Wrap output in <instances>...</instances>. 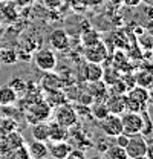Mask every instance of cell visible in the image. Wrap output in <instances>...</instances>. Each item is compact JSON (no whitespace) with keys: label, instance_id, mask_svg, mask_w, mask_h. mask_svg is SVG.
<instances>
[{"label":"cell","instance_id":"cell-1","mask_svg":"<svg viewBox=\"0 0 153 159\" xmlns=\"http://www.w3.org/2000/svg\"><path fill=\"white\" fill-rule=\"evenodd\" d=\"M76 119H78V113L75 112V107L67 102H63L54 109V121H57L58 124H61L67 129L75 125Z\"/></svg>","mask_w":153,"mask_h":159},{"label":"cell","instance_id":"cell-2","mask_svg":"<svg viewBox=\"0 0 153 159\" xmlns=\"http://www.w3.org/2000/svg\"><path fill=\"white\" fill-rule=\"evenodd\" d=\"M127 158L129 159H142L146 158L147 153V139L144 138L141 133L129 136V142L124 147Z\"/></svg>","mask_w":153,"mask_h":159},{"label":"cell","instance_id":"cell-3","mask_svg":"<svg viewBox=\"0 0 153 159\" xmlns=\"http://www.w3.org/2000/svg\"><path fill=\"white\" fill-rule=\"evenodd\" d=\"M34 63L40 70L49 72L57 67V55L51 48H41L34 54Z\"/></svg>","mask_w":153,"mask_h":159},{"label":"cell","instance_id":"cell-4","mask_svg":"<svg viewBox=\"0 0 153 159\" xmlns=\"http://www.w3.org/2000/svg\"><path fill=\"white\" fill-rule=\"evenodd\" d=\"M121 124H123V133H126L127 136L141 133V129H142L141 113H135V112L121 113Z\"/></svg>","mask_w":153,"mask_h":159},{"label":"cell","instance_id":"cell-5","mask_svg":"<svg viewBox=\"0 0 153 159\" xmlns=\"http://www.w3.org/2000/svg\"><path fill=\"white\" fill-rule=\"evenodd\" d=\"M101 124V130L104 132V135L107 138H115L116 135L123 133V124H121V115L116 113H109L106 118L100 121Z\"/></svg>","mask_w":153,"mask_h":159},{"label":"cell","instance_id":"cell-6","mask_svg":"<svg viewBox=\"0 0 153 159\" xmlns=\"http://www.w3.org/2000/svg\"><path fill=\"white\" fill-rule=\"evenodd\" d=\"M51 112H52V109L46 104V101H40L29 107V110L26 112V118L31 124H34V122H40V121H46L49 118Z\"/></svg>","mask_w":153,"mask_h":159},{"label":"cell","instance_id":"cell-7","mask_svg":"<svg viewBox=\"0 0 153 159\" xmlns=\"http://www.w3.org/2000/svg\"><path fill=\"white\" fill-rule=\"evenodd\" d=\"M84 57L87 61H94V63H103L107 58V48L103 41L92 44V46H86L84 49Z\"/></svg>","mask_w":153,"mask_h":159},{"label":"cell","instance_id":"cell-8","mask_svg":"<svg viewBox=\"0 0 153 159\" xmlns=\"http://www.w3.org/2000/svg\"><path fill=\"white\" fill-rule=\"evenodd\" d=\"M49 44L55 51H67L69 48V35L64 29H54L49 35Z\"/></svg>","mask_w":153,"mask_h":159},{"label":"cell","instance_id":"cell-9","mask_svg":"<svg viewBox=\"0 0 153 159\" xmlns=\"http://www.w3.org/2000/svg\"><path fill=\"white\" fill-rule=\"evenodd\" d=\"M63 86H64L63 78H61L58 74H54V70L46 72V74L43 75V78H41V87H43V90H46V92L63 89Z\"/></svg>","mask_w":153,"mask_h":159},{"label":"cell","instance_id":"cell-10","mask_svg":"<svg viewBox=\"0 0 153 159\" xmlns=\"http://www.w3.org/2000/svg\"><path fill=\"white\" fill-rule=\"evenodd\" d=\"M49 155L55 159H67V155L69 152L72 150V145L67 144L66 141H54L49 147Z\"/></svg>","mask_w":153,"mask_h":159},{"label":"cell","instance_id":"cell-11","mask_svg":"<svg viewBox=\"0 0 153 159\" xmlns=\"http://www.w3.org/2000/svg\"><path fill=\"white\" fill-rule=\"evenodd\" d=\"M28 152H29V158L31 159H43L49 156V150L44 141H38L34 139L32 142L28 144Z\"/></svg>","mask_w":153,"mask_h":159},{"label":"cell","instance_id":"cell-12","mask_svg":"<svg viewBox=\"0 0 153 159\" xmlns=\"http://www.w3.org/2000/svg\"><path fill=\"white\" fill-rule=\"evenodd\" d=\"M48 125H49V139L48 141L54 142V141H66L67 139L69 136L67 127L58 124L57 121H51V122H48Z\"/></svg>","mask_w":153,"mask_h":159},{"label":"cell","instance_id":"cell-13","mask_svg":"<svg viewBox=\"0 0 153 159\" xmlns=\"http://www.w3.org/2000/svg\"><path fill=\"white\" fill-rule=\"evenodd\" d=\"M103 67H101V63H94V61H87L84 64V80L89 81V83H94V81H100L103 78Z\"/></svg>","mask_w":153,"mask_h":159},{"label":"cell","instance_id":"cell-14","mask_svg":"<svg viewBox=\"0 0 153 159\" xmlns=\"http://www.w3.org/2000/svg\"><path fill=\"white\" fill-rule=\"evenodd\" d=\"M126 95L130 97V98L136 99V101H139V102L149 104V99H150V90L146 89V87H142V86L135 84L133 87H130V89L126 92Z\"/></svg>","mask_w":153,"mask_h":159},{"label":"cell","instance_id":"cell-15","mask_svg":"<svg viewBox=\"0 0 153 159\" xmlns=\"http://www.w3.org/2000/svg\"><path fill=\"white\" fill-rule=\"evenodd\" d=\"M31 135L34 139L38 141H48L49 139V125L46 121H40V122H34L31 127Z\"/></svg>","mask_w":153,"mask_h":159},{"label":"cell","instance_id":"cell-16","mask_svg":"<svg viewBox=\"0 0 153 159\" xmlns=\"http://www.w3.org/2000/svg\"><path fill=\"white\" fill-rule=\"evenodd\" d=\"M19 98V93L8 84L0 86V106H11Z\"/></svg>","mask_w":153,"mask_h":159},{"label":"cell","instance_id":"cell-17","mask_svg":"<svg viewBox=\"0 0 153 159\" xmlns=\"http://www.w3.org/2000/svg\"><path fill=\"white\" fill-rule=\"evenodd\" d=\"M107 107H109V112L110 113H116V115H121L126 112V106H124V95H110L109 99L106 101Z\"/></svg>","mask_w":153,"mask_h":159},{"label":"cell","instance_id":"cell-18","mask_svg":"<svg viewBox=\"0 0 153 159\" xmlns=\"http://www.w3.org/2000/svg\"><path fill=\"white\" fill-rule=\"evenodd\" d=\"M46 104L51 107V109H55L57 106L66 102V95L61 92V89H57V90H49L48 95H46Z\"/></svg>","mask_w":153,"mask_h":159},{"label":"cell","instance_id":"cell-19","mask_svg":"<svg viewBox=\"0 0 153 159\" xmlns=\"http://www.w3.org/2000/svg\"><path fill=\"white\" fill-rule=\"evenodd\" d=\"M135 75V81L138 86H142L146 89H153V72H149V70H144L141 69L139 72L133 74Z\"/></svg>","mask_w":153,"mask_h":159},{"label":"cell","instance_id":"cell-20","mask_svg":"<svg viewBox=\"0 0 153 159\" xmlns=\"http://www.w3.org/2000/svg\"><path fill=\"white\" fill-rule=\"evenodd\" d=\"M124 106H126V112H135V113H141V112L149 109V104L139 102V101L130 98L127 95H124Z\"/></svg>","mask_w":153,"mask_h":159},{"label":"cell","instance_id":"cell-21","mask_svg":"<svg viewBox=\"0 0 153 159\" xmlns=\"http://www.w3.org/2000/svg\"><path fill=\"white\" fill-rule=\"evenodd\" d=\"M89 93L94 97V98H104V97H107V84L103 81V80H100V81H94V83H90V86H89Z\"/></svg>","mask_w":153,"mask_h":159},{"label":"cell","instance_id":"cell-22","mask_svg":"<svg viewBox=\"0 0 153 159\" xmlns=\"http://www.w3.org/2000/svg\"><path fill=\"white\" fill-rule=\"evenodd\" d=\"M0 17L8 21H14V20L19 17V11H17V6L12 3V2H6V5L0 9Z\"/></svg>","mask_w":153,"mask_h":159},{"label":"cell","instance_id":"cell-23","mask_svg":"<svg viewBox=\"0 0 153 159\" xmlns=\"http://www.w3.org/2000/svg\"><path fill=\"white\" fill-rule=\"evenodd\" d=\"M141 118H142L141 135H142L144 138H147V136L153 135V119H152V116H150V113H149V109L144 110V112H141Z\"/></svg>","mask_w":153,"mask_h":159},{"label":"cell","instance_id":"cell-24","mask_svg":"<svg viewBox=\"0 0 153 159\" xmlns=\"http://www.w3.org/2000/svg\"><path fill=\"white\" fill-rule=\"evenodd\" d=\"M100 41H101V35H100V32L95 31V29H87V31H84L83 35H81V43H83L84 48H86V46L96 44V43H100Z\"/></svg>","mask_w":153,"mask_h":159},{"label":"cell","instance_id":"cell-25","mask_svg":"<svg viewBox=\"0 0 153 159\" xmlns=\"http://www.w3.org/2000/svg\"><path fill=\"white\" fill-rule=\"evenodd\" d=\"M104 156L109 159H129L127 158V153H126V150L123 148V147H119V145H109L106 150H104Z\"/></svg>","mask_w":153,"mask_h":159},{"label":"cell","instance_id":"cell-26","mask_svg":"<svg viewBox=\"0 0 153 159\" xmlns=\"http://www.w3.org/2000/svg\"><path fill=\"white\" fill-rule=\"evenodd\" d=\"M19 55L14 49L11 48H0V63L3 64H14L17 63Z\"/></svg>","mask_w":153,"mask_h":159},{"label":"cell","instance_id":"cell-27","mask_svg":"<svg viewBox=\"0 0 153 159\" xmlns=\"http://www.w3.org/2000/svg\"><path fill=\"white\" fill-rule=\"evenodd\" d=\"M6 145L9 147V150L12 152V150H16V148H19V147H21L23 144H25V139H23V136L20 135L19 132H11V133H8L6 135Z\"/></svg>","mask_w":153,"mask_h":159},{"label":"cell","instance_id":"cell-28","mask_svg":"<svg viewBox=\"0 0 153 159\" xmlns=\"http://www.w3.org/2000/svg\"><path fill=\"white\" fill-rule=\"evenodd\" d=\"M90 113L94 115V118L98 119V121H101L103 118H106L110 112H109V107H107V104L104 102V101H100V102H95L94 106H92V109H90Z\"/></svg>","mask_w":153,"mask_h":159},{"label":"cell","instance_id":"cell-29","mask_svg":"<svg viewBox=\"0 0 153 159\" xmlns=\"http://www.w3.org/2000/svg\"><path fill=\"white\" fill-rule=\"evenodd\" d=\"M121 78V75H119V72L116 70V69H112V67H109V69H106V70H103V81L107 84V86H110L112 83H115L116 80Z\"/></svg>","mask_w":153,"mask_h":159},{"label":"cell","instance_id":"cell-30","mask_svg":"<svg viewBox=\"0 0 153 159\" xmlns=\"http://www.w3.org/2000/svg\"><path fill=\"white\" fill-rule=\"evenodd\" d=\"M8 86L12 87L17 93H23V92L28 89V83H26V80L20 78V77H14V78L8 83Z\"/></svg>","mask_w":153,"mask_h":159},{"label":"cell","instance_id":"cell-31","mask_svg":"<svg viewBox=\"0 0 153 159\" xmlns=\"http://www.w3.org/2000/svg\"><path fill=\"white\" fill-rule=\"evenodd\" d=\"M2 124H0V130L2 132H5L6 135L8 133H11V132H14L16 129H17V124H16V121L14 119H9V118H6V119H3V121H0Z\"/></svg>","mask_w":153,"mask_h":159},{"label":"cell","instance_id":"cell-32","mask_svg":"<svg viewBox=\"0 0 153 159\" xmlns=\"http://www.w3.org/2000/svg\"><path fill=\"white\" fill-rule=\"evenodd\" d=\"M12 156L14 158H19V159H29V152H28V147L26 144H23L21 147L12 150Z\"/></svg>","mask_w":153,"mask_h":159},{"label":"cell","instance_id":"cell-33","mask_svg":"<svg viewBox=\"0 0 153 159\" xmlns=\"http://www.w3.org/2000/svg\"><path fill=\"white\" fill-rule=\"evenodd\" d=\"M84 158H86V153L83 150H80V148H74V147H72V150L67 155V159H84Z\"/></svg>","mask_w":153,"mask_h":159},{"label":"cell","instance_id":"cell-34","mask_svg":"<svg viewBox=\"0 0 153 159\" xmlns=\"http://www.w3.org/2000/svg\"><path fill=\"white\" fill-rule=\"evenodd\" d=\"M127 142H129V136L126 133H119V135L115 136V144L119 145V147H123V148L127 145Z\"/></svg>","mask_w":153,"mask_h":159},{"label":"cell","instance_id":"cell-35","mask_svg":"<svg viewBox=\"0 0 153 159\" xmlns=\"http://www.w3.org/2000/svg\"><path fill=\"white\" fill-rule=\"evenodd\" d=\"M78 101H80V104H86V106H90V104L94 102V97H92V95H90L89 92H87V93H81Z\"/></svg>","mask_w":153,"mask_h":159},{"label":"cell","instance_id":"cell-36","mask_svg":"<svg viewBox=\"0 0 153 159\" xmlns=\"http://www.w3.org/2000/svg\"><path fill=\"white\" fill-rule=\"evenodd\" d=\"M144 32H146L147 35L153 37V19H150L146 25H144Z\"/></svg>","mask_w":153,"mask_h":159},{"label":"cell","instance_id":"cell-37","mask_svg":"<svg viewBox=\"0 0 153 159\" xmlns=\"http://www.w3.org/2000/svg\"><path fill=\"white\" fill-rule=\"evenodd\" d=\"M146 158L153 159V139L147 141V153H146Z\"/></svg>","mask_w":153,"mask_h":159},{"label":"cell","instance_id":"cell-38","mask_svg":"<svg viewBox=\"0 0 153 159\" xmlns=\"http://www.w3.org/2000/svg\"><path fill=\"white\" fill-rule=\"evenodd\" d=\"M31 2H32V0H14V5L19 6V8H23V6L31 5Z\"/></svg>","mask_w":153,"mask_h":159},{"label":"cell","instance_id":"cell-39","mask_svg":"<svg viewBox=\"0 0 153 159\" xmlns=\"http://www.w3.org/2000/svg\"><path fill=\"white\" fill-rule=\"evenodd\" d=\"M124 3L129 5V6H136V5L141 3V0H124Z\"/></svg>","mask_w":153,"mask_h":159},{"label":"cell","instance_id":"cell-40","mask_svg":"<svg viewBox=\"0 0 153 159\" xmlns=\"http://www.w3.org/2000/svg\"><path fill=\"white\" fill-rule=\"evenodd\" d=\"M146 14H147V17H149V19H153V3L147 8V9H146Z\"/></svg>","mask_w":153,"mask_h":159},{"label":"cell","instance_id":"cell-41","mask_svg":"<svg viewBox=\"0 0 153 159\" xmlns=\"http://www.w3.org/2000/svg\"><path fill=\"white\" fill-rule=\"evenodd\" d=\"M6 2H8V0H0V9H2L5 5H6Z\"/></svg>","mask_w":153,"mask_h":159},{"label":"cell","instance_id":"cell-42","mask_svg":"<svg viewBox=\"0 0 153 159\" xmlns=\"http://www.w3.org/2000/svg\"><path fill=\"white\" fill-rule=\"evenodd\" d=\"M149 102L153 104V89H150V99H149Z\"/></svg>","mask_w":153,"mask_h":159},{"label":"cell","instance_id":"cell-43","mask_svg":"<svg viewBox=\"0 0 153 159\" xmlns=\"http://www.w3.org/2000/svg\"><path fill=\"white\" fill-rule=\"evenodd\" d=\"M152 58H153V51H152Z\"/></svg>","mask_w":153,"mask_h":159},{"label":"cell","instance_id":"cell-44","mask_svg":"<svg viewBox=\"0 0 153 159\" xmlns=\"http://www.w3.org/2000/svg\"><path fill=\"white\" fill-rule=\"evenodd\" d=\"M0 66H2V63H0Z\"/></svg>","mask_w":153,"mask_h":159}]
</instances>
